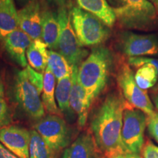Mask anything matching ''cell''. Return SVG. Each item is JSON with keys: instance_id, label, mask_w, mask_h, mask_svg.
Segmentation results:
<instances>
[{"instance_id": "obj_4", "label": "cell", "mask_w": 158, "mask_h": 158, "mask_svg": "<svg viewBox=\"0 0 158 158\" xmlns=\"http://www.w3.org/2000/svg\"><path fill=\"white\" fill-rule=\"evenodd\" d=\"M70 21L79 43L84 46H100L110 37V27L78 6L69 7Z\"/></svg>"}, {"instance_id": "obj_30", "label": "cell", "mask_w": 158, "mask_h": 158, "mask_svg": "<svg viewBox=\"0 0 158 158\" xmlns=\"http://www.w3.org/2000/svg\"><path fill=\"white\" fill-rule=\"evenodd\" d=\"M116 158H142L140 157L139 155H135V154L132 153H125L123 155H120L116 156Z\"/></svg>"}, {"instance_id": "obj_19", "label": "cell", "mask_w": 158, "mask_h": 158, "mask_svg": "<svg viewBox=\"0 0 158 158\" xmlns=\"http://www.w3.org/2000/svg\"><path fill=\"white\" fill-rule=\"evenodd\" d=\"M48 47L42 40H32L27 51L29 65L37 72L45 73L48 64Z\"/></svg>"}, {"instance_id": "obj_10", "label": "cell", "mask_w": 158, "mask_h": 158, "mask_svg": "<svg viewBox=\"0 0 158 158\" xmlns=\"http://www.w3.org/2000/svg\"><path fill=\"white\" fill-rule=\"evenodd\" d=\"M35 130L54 151L64 149L70 142V133L66 122L60 116L49 114L40 119Z\"/></svg>"}, {"instance_id": "obj_13", "label": "cell", "mask_w": 158, "mask_h": 158, "mask_svg": "<svg viewBox=\"0 0 158 158\" xmlns=\"http://www.w3.org/2000/svg\"><path fill=\"white\" fill-rule=\"evenodd\" d=\"M4 48L8 56L21 68L28 66L27 59V51L31 39L24 31L18 28L7 35L2 41Z\"/></svg>"}, {"instance_id": "obj_29", "label": "cell", "mask_w": 158, "mask_h": 158, "mask_svg": "<svg viewBox=\"0 0 158 158\" xmlns=\"http://www.w3.org/2000/svg\"><path fill=\"white\" fill-rule=\"evenodd\" d=\"M0 158H19L0 143Z\"/></svg>"}, {"instance_id": "obj_25", "label": "cell", "mask_w": 158, "mask_h": 158, "mask_svg": "<svg viewBox=\"0 0 158 158\" xmlns=\"http://www.w3.org/2000/svg\"><path fill=\"white\" fill-rule=\"evenodd\" d=\"M27 75L28 76L29 81L36 86L40 93H42L43 88V82H44V76L41 73H39L34 70L28 64L27 68H25Z\"/></svg>"}, {"instance_id": "obj_3", "label": "cell", "mask_w": 158, "mask_h": 158, "mask_svg": "<svg viewBox=\"0 0 158 158\" xmlns=\"http://www.w3.org/2000/svg\"><path fill=\"white\" fill-rule=\"evenodd\" d=\"M116 21L128 30L150 31L158 25V15L149 0H107Z\"/></svg>"}, {"instance_id": "obj_26", "label": "cell", "mask_w": 158, "mask_h": 158, "mask_svg": "<svg viewBox=\"0 0 158 158\" xmlns=\"http://www.w3.org/2000/svg\"><path fill=\"white\" fill-rule=\"evenodd\" d=\"M147 127L149 135L158 143V112L155 111L151 115L147 116Z\"/></svg>"}, {"instance_id": "obj_8", "label": "cell", "mask_w": 158, "mask_h": 158, "mask_svg": "<svg viewBox=\"0 0 158 158\" xmlns=\"http://www.w3.org/2000/svg\"><path fill=\"white\" fill-rule=\"evenodd\" d=\"M116 81L122 96L129 105L142 110L147 116L155 111L147 91L141 89L136 84L135 74L128 63L123 62L119 65L116 73Z\"/></svg>"}, {"instance_id": "obj_21", "label": "cell", "mask_w": 158, "mask_h": 158, "mask_svg": "<svg viewBox=\"0 0 158 158\" xmlns=\"http://www.w3.org/2000/svg\"><path fill=\"white\" fill-rule=\"evenodd\" d=\"M48 68L57 81L72 76L73 66L59 52L49 50L48 57Z\"/></svg>"}, {"instance_id": "obj_17", "label": "cell", "mask_w": 158, "mask_h": 158, "mask_svg": "<svg viewBox=\"0 0 158 158\" xmlns=\"http://www.w3.org/2000/svg\"><path fill=\"white\" fill-rule=\"evenodd\" d=\"M78 7L98 18L108 27H112L116 19L107 0H76Z\"/></svg>"}, {"instance_id": "obj_6", "label": "cell", "mask_w": 158, "mask_h": 158, "mask_svg": "<svg viewBox=\"0 0 158 158\" xmlns=\"http://www.w3.org/2000/svg\"><path fill=\"white\" fill-rule=\"evenodd\" d=\"M147 116L143 111L127 106L123 114L122 141L126 153L140 155L144 145Z\"/></svg>"}, {"instance_id": "obj_22", "label": "cell", "mask_w": 158, "mask_h": 158, "mask_svg": "<svg viewBox=\"0 0 158 158\" xmlns=\"http://www.w3.org/2000/svg\"><path fill=\"white\" fill-rule=\"evenodd\" d=\"M72 76L57 81L56 86V99L57 106L61 113L70 116L74 113L70 107V98L72 89Z\"/></svg>"}, {"instance_id": "obj_18", "label": "cell", "mask_w": 158, "mask_h": 158, "mask_svg": "<svg viewBox=\"0 0 158 158\" xmlns=\"http://www.w3.org/2000/svg\"><path fill=\"white\" fill-rule=\"evenodd\" d=\"M19 28V17L14 0L0 3V41Z\"/></svg>"}, {"instance_id": "obj_32", "label": "cell", "mask_w": 158, "mask_h": 158, "mask_svg": "<svg viewBox=\"0 0 158 158\" xmlns=\"http://www.w3.org/2000/svg\"><path fill=\"white\" fill-rule=\"evenodd\" d=\"M4 96H5V86L2 81L0 78V98H4Z\"/></svg>"}, {"instance_id": "obj_1", "label": "cell", "mask_w": 158, "mask_h": 158, "mask_svg": "<svg viewBox=\"0 0 158 158\" xmlns=\"http://www.w3.org/2000/svg\"><path fill=\"white\" fill-rule=\"evenodd\" d=\"M127 106L123 96L112 92L106 96L91 121V130L97 147L108 158L126 153L122 141V129Z\"/></svg>"}, {"instance_id": "obj_28", "label": "cell", "mask_w": 158, "mask_h": 158, "mask_svg": "<svg viewBox=\"0 0 158 158\" xmlns=\"http://www.w3.org/2000/svg\"><path fill=\"white\" fill-rule=\"evenodd\" d=\"M49 7L58 9L62 7H69V0H45Z\"/></svg>"}, {"instance_id": "obj_5", "label": "cell", "mask_w": 158, "mask_h": 158, "mask_svg": "<svg viewBox=\"0 0 158 158\" xmlns=\"http://www.w3.org/2000/svg\"><path fill=\"white\" fill-rule=\"evenodd\" d=\"M59 23V37L57 51L72 66L80 64L88 56L89 52L79 43L71 23L69 7L56 9Z\"/></svg>"}, {"instance_id": "obj_20", "label": "cell", "mask_w": 158, "mask_h": 158, "mask_svg": "<svg viewBox=\"0 0 158 158\" xmlns=\"http://www.w3.org/2000/svg\"><path fill=\"white\" fill-rule=\"evenodd\" d=\"M56 78L47 68L44 73V82L42 92V102L45 110L50 114L61 115L56 102Z\"/></svg>"}, {"instance_id": "obj_7", "label": "cell", "mask_w": 158, "mask_h": 158, "mask_svg": "<svg viewBox=\"0 0 158 158\" xmlns=\"http://www.w3.org/2000/svg\"><path fill=\"white\" fill-rule=\"evenodd\" d=\"M13 88L17 103L27 116L35 120L44 117L45 108L40 98V93L29 81L24 68L15 73Z\"/></svg>"}, {"instance_id": "obj_34", "label": "cell", "mask_w": 158, "mask_h": 158, "mask_svg": "<svg viewBox=\"0 0 158 158\" xmlns=\"http://www.w3.org/2000/svg\"><path fill=\"white\" fill-rule=\"evenodd\" d=\"M31 1H32V0H17L18 3H19L20 5L22 6V7H23V6L26 5L27 3H29V2Z\"/></svg>"}, {"instance_id": "obj_27", "label": "cell", "mask_w": 158, "mask_h": 158, "mask_svg": "<svg viewBox=\"0 0 158 158\" xmlns=\"http://www.w3.org/2000/svg\"><path fill=\"white\" fill-rule=\"evenodd\" d=\"M141 154L143 158H158V147L148 141L143 145Z\"/></svg>"}, {"instance_id": "obj_23", "label": "cell", "mask_w": 158, "mask_h": 158, "mask_svg": "<svg viewBox=\"0 0 158 158\" xmlns=\"http://www.w3.org/2000/svg\"><path fill=\"white\" fill-rule=\"evenodd\" d=\"M54 152L36 130H30L29 158H54Z\"/></svg>"}, {"instance_id": "obj_11", "label": "cell", "mask_w": 158, "mask_h": 158, "mask_svg": "<svg viewBox=\"0 0 158 158\" xmlns=\"http://www.w3.org/2000/svg\"><path fill=\"white\" fill-rule=\"evenodd\" d=\"M19 28L31 40L42 37V4L40 0H32L18 11Z\"/></svg>"}, {"instance_id": "obj_9", "label": "cell", "mask_w": 158, "mask_h": 158, "mask_svg": "<svg viewBox=\"0 0 158 158\" xmlns=\"http://www.w3.org/2000/svg\"><path fill=\"white\" fill-rule=\"evenodd\" d=\"M118 51L129 58L158 55V37L130 31L120 32L116 45Z\"/></svg>"}, {"instance_id": "obj_15", "label": "cell", "mask_w": 158, "mask_h": 158, "mask_svg": "<svg viewBox=\"0 0 158 158\" xmlns=\"http://www.w3.org/2000/svg\"><path fill=\"white\" fill-rule=\"evenodd\" d=\"M46 4V3H45ZM59 23L56 12L42 5V37L41 40L50 50H57L59 37Z\"/></svg>"}, {"instance_id": "obj_35", "label": "cell", "mask_w": 158, "mask_h": 158, "mask_svg": "<svg viewBox=\"0 0 158 158\" xmlns=\"http://www.w3.org/2000/svg\"><path fill=\"white\" fill-rule=\"evenodd\" d=\"M3 1H5V0H0V3H1V2H2Z\"/></svg>"}, {"instance_id": "obj_33", "label": "cell", "mask_w": 158, "mask_h": 158, "mask_svg": "<svg viewBox=\"0 0 158 158\" xmlns=\"http://www.w3.org/2000/svg\"><path fill=\"white\" fill-rule=\"evenodd\" d=\"M149 1L154 5L158 15V0H149Z\"/></svg>"}, {"instance_id": "obj_31", "label": "cell", "mask_w": 158, "mask_h": 158, "mask_svg": "<svg viewBox=\"0 0 158 158\" xmlns=\"http://www.w3.org/2000/svg\"><path fill=\"white\" fill-rule=\"evenodd\" d=\"M152 100L153 103L155 106V107L157 108L158 110V92L157 93L152 94Z\"/></svg>"}, {"instance_id": "obj_16", "label": "cell", "mask_w": 158, "mask_h": 158, "mask_svg": "<svg viewBox=\"0 0 158 158\" xmlns=\"http://www.w3.org/2000/svg\"><path fill=\"white\" fill-rule=\"evenodd\" d=\"M98 149L93 135L83 133L64 150L62 158H98Z\"/></svg>"}, {"instance_id": "obj_12", "label": "cell", "mask_w": 158, "mask_h": 158, "mask_svg": "<svg viewBox=\"0 0 158 158\" xmlns=\"http://www.w3.org/2000/svg\"><path fill=\"white\" fill-rule=\"evenodd\" d=\"M0 143L19 158H29L30 131L17 125H8L0 130Z\"/></svg>"}, {"instance_id": "obj_2", "label": "cell", "mask_w": 158, "mask_h": 158, "mask_svg": "<svg viewBox=\"0 0 158 158\" xmlns=\"http://www.w3.org/2000/svg\"><path fill=\"white\" fill-rule=\"evenodd\" d=\"M114 56L109 49L97 46L78 67V81L91 102L102 93L109 81Z\"/></svg>"}, {"instance_id": "obj_24", "label": "cell", "mask_w": 158, "mask_h": 158, "mask_svg": "<svg viewBox=\"0 0 158 158\" xmlns=\"http://www.w3.org/2000/svg\"><path fill=\"white\" fill-rule=\"evenodd\" d=\"M12 122L11 110L4 98H0V130L10 125Z\"/></svg>"}, {"instance_id": "obj_14", "label": "cell", "mask_w": 158, "mask_h": 158, "mask_svg": "<svg viewBox=\"0 0 158 158\" xmlns=\"http://www.w3.org/2000/svg\"><path fill=\"white\" fill-rule=\"evenodd\" d=\"M78 66H73V84L70 98V107L78 116V123L84 127L87 121L89 112L92 102L88 98L86 91L78 81Z\"/></svg>"}, {"instance_id": "obj_36", "label": "cell", "mask_w": 158, "mask_h": 158, "mask_svg": "<svg viewBox=\"0 0 158 158\" xmlns=\"http://www.w3.org/2000/svg\"><path fill=\"white\" fill-rule=\"evenodd\" d=\"M113 158H116V157H113Z\"/></svg>"}]
</instances>
